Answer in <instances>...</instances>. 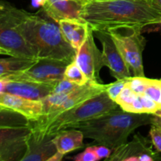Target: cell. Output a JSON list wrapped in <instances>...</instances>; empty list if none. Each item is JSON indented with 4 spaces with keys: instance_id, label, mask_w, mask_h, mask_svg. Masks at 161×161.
<instances>
[{
    "instance_id": "cell-1",
    "label": "cell",
    "mask_w": 161,
    "mask_h": 161,
    "mask_svg": "<svg viewBox=\"0 0 161 161\" xmlns=\"http://www.w3.org/2000/svg\"><path fill=\"white\" fill-rule=\"evenodd\" d=\"M80 17L93 30L119 25H161V8L153 0H95L82 5Z\"/></svg>"
},
{
    "instance_id": "cell-2",
    "label": "cell",
    "mask_w": 161,
    "mask_h": 161,
    "mask_svg": "<svg viewBox=\"0 0 161 161\" xmlns=\"http://www.w3.org/2000/svg\"><path fill=\"white\" fill-rule=\"evenodd\" d=\"M48 18L25 11L20 23L22 33L36 57L75 61L77 51L64 39L58 23Z\"/></svg>"
},
{
    "instance_id": "cell-3",
    "label": "cell",
    "mask_w": 161,
    "mask_h": 161,
    "mask_svg": "<svg viewBox=\"0 0 161 161\" xmlns=\"http://www.w3.org/2000/svg\"><path fill=\"white\" fill-rule=\"evenodd\" d=\"M152 114L134 113L118 107L79 126L84 138L114 149L127 142L129 135L142 126L151 124Z\"/></svg>"
},
{
    "instance_id": "cell-4",
    "label": "cell",
    "mask_w": 161,
    "mask_h": 161,
    "mask_svg": "<svg viewBox=\"0 0 161 161\" xmlns=\"http://www.w3.org/2000/svg\"><path fill=\"white\" fill-rule=\"evenodd\" d=\"M118 107L119 105L110 98L106 91H103L83 103L58 115L50 122L40 127L31 128L53 137L61 130L77 128L84 123L109 113Z\"/></svg>"
},
{
    "instance_id": "cell-5",
    "label": "cell",
    "mask_w": 161,
    "mask_h": 161,
    "mask_svg": "<svg viewBox=\"0 0 161 161\" xmlns=\"http://www.w3.org/2000/svg\"><path fill=\"white\" fill-rule=\"evenodd\" d=\"M24 9L8 2L0 3V53L11 57L37 58L24 36L20 23ZM39 59V58H38Z\"/></svg>"
},
{
    "instance_id": "cell-6",
    "label": "cell",
    "mask_w": 161,
    "mask_h": 161,
    "mask_svg": "<svg viewBox=\"0 0 161 161\" xmlns=\"http://www.w3.org/2000/svg\"><path fill=\"white\" fill-rule=\"evenodd\" d=\"M133 76H145L142 53L146 39L143 28L132 25H119L107 28Z\"/></svg>"
},
{
    "instance_id": "cell-7",
    "label": "cell",
    "mask_w": 161,
    "mask_h": 161,
    "mask_svg": "<svg viewBox=\"0 0 161 161\" xmlns=\"http://www.w3.org/2000/svg\"><path fill=\"white\" fill-rule=\"evenodd\" d=\"M71 62L61 60L39 58L28 69L0 78L6 81H30L36 83H56L64 78V71Z\"/></svg>"
},
{
    "instance_id": "cell-8",
    "label": "cell",
    "mask_w": 161,
    "mask_h": 161,
    "mask_svg": "<svg viewBox=\"0 0 161 161\" xmlns=\"http://www.w3.org/2000/svg\"><path fill=\"white\" fill-rule=\"evenodd\" d=\"M0 160H20L27 150L30 125L1 127Z\"/></svg>"
},
{
    "instance_id": "cell-9",
    "label": "cell",
    "mask_w": 161,
    "mask_h": 161,
    "mask_svg": "<svg viewBox=\"0 0 161 161\" xmlns=\"http://www.w3.org/2000/svg\"><path fill=\"white\" fill-rule=\"evenodd\" d=\"M108 86V84H102V83H97V82L89 81L85 85L80 86L75 91L69 93L67 95V99L63 102L59 106L53 108L47 114L41 116L38 120L31 121L29 124L30 127H38L50 122L53 118L61 114L64 112L71 109V108L83 103L86 101L89 100L94 96L97 95L103 91H105Z\"/></svg>"
},
{
    "instance_id": "cell-10",
    "label": "cell",
    "mask_w": 161,
    "mask_h": 161,
    "mask_svg": "<svg viewBox=\"0 0 161 161\" xmlns=\"http://www.w3.org/2000/svg\"><path fill=\"white\" fill-rule=\"evenodd\" d=\"M93 31L94 37L102 42V64L108 68L111 75L116 80L133 76L108 31L105 29H95Z\"/></svg>"
},
{
    "instance_id": "cell-11",
    "label": "cell",
    "mask_w": 161,
    "mask_h": 161,
    "mask_svg": "<svg viewBox=\"0 0 161 161\" xmlns=\"http://www.w3.org/2000/svg\"><path fill=\"white\" fill-rule=\"evenodd\" d=\"M94 31L90 27L86 40L77 52L75 61L89 81L101 83L99 73L103 67L102 53L94 42Z\"/></svg>"
},
{
    "instance_id": "cell-12",
    "label": "cell",
    "mask_w": 161,
    "mask_h": 161,
    "mask_svg": "<svg viewBox=\"0 0 161 161\" xmlns=\"http://www.w3.org/2000/svg\"><path fill=\"white\" fill-rule=\"evenodd\" d=\"M158 155L152 149L150 142L139 133L134 136L130 142H125L113 149L105 160L109 161H153Z\"/></svg>"
},
{
    "instance_id": "cell-13",
    "label": "cell",
    "mask_w": 161,
    "mask_h": 161,
    "mask_svg": "<svg viewBox=\"0 0 161 161\" xmlns=\"http://www.w3.org/2000/svg\"><path fill=\"white\" fill-rule=\"evenodd\" d=\"M56 83H36L30 81H6L0 80V93H9L31 100L42 101L52 94Z\"/></svg>"
},
{
    "instance_id": "cell-14",
    "label": "cell",
    "mask_w": 161,
    "mask_h": 161,
    "mask_svg": "<svg viewBox=\"0 0 161 161\" xmlns=\"http://www.w3.org/2000/svg\"><path fill=\"white\" fill-rule=\"evenodd\" d=\"M31 129L27 142V150L21 161H49L57 152L53 137L36 129Z\"/></svg>"
},
{
    "instance_id": "cell-15",
    "label": "cell",
    "mask_w": 161,
    "mask_h": 161,
    "mask_svg": "<svg viewBox=\"0 0 161 161\" xmlns=\"http://www.w3.org/2000/svg\"><path fill=\"white\" fill-rule=\"evenodd\" d=\"M0 107L20 113L30 122L38 120L43 114L42 101L31 100L9 93H0Z\"/></svg>"
},
{
    "instance_id": "cell-16",
    "label": "cell",
    "mask_w": 161,
    "mask_h": 161,
    "mask_svg": "<svg viewBox=\"0 0 161 161\" xmlns=\"http://www.w3.org/2000/svg\"><path fill=\"white\" fill-rule=\"evenodd\" d=\"M42 12L57 23L64 19H80L82 4L72 0H42Z\"/></svg>"
},
{
    "instance_id": "cell-17",
    "label": "cell",
    "mask_w": 161,
    "mask_h": 161,
    "mask_svg": "<svg viewBox=\"0 0 161 161\" xmlns=\"http://www.w3.org/2000/svg\"><path fill=\"white\" fill-rule=\"evenodd\" d=\"M64 39L77 52L85 42L89 31L87 22L80 19H64L58 22Z\"/></svg>"
},
{
    "instance_id": "cell-18",
    "label": "cell",
    "mask_w": 161,
    "mask_h": 161,
    "mask_svg": "<svg viewBox=\"0 0 161 161\" xmlns=\"http://www.w3.org/2000/svg\"><path fill=\"white\" fill-rule=\"evenodd\" d=\"M83 138L84 135L80 129L70 128L57 133L53 142L58 152L66 154L83 147Z\"/></svg>"
},
{
    "instance_id": "cell-19",
    "label": "cell",
    "mask_w": 161,
    "mask_h": 161,
    "mask_svg": "<svg viewBox=\"0 0 161 161\" xmlns=\"http://www.w3.org/2000/svg\"><path fill=\"white\" fill-rule=\"evenodd\" d=\"M38 58L11 57L0 60V78L28 69L38 61Z\"/></svg>"
},
{
    "instance_id": "cell-20",
    "label": "cell",
    "mask_w": 161,
    "mask_h": 161,
    "mask_svg": "<svg viewBox=\"0 0 161 161\" xmlns=\"http://www.w3.org/2000/svg\"><path fill=\"white\" fill-rule=\"evenodd\" d=\"M64 79L69 81L75 83L80 86H83L87 83L89 80H87L85 74L78 65L76 61H73L67 66L64 74Z\"/></svg>"
},
{
    "instance_id": "cell-21",
    "label": "cell",
    "mask_w": 161,
    "mask_h": 161,
    "mask_svg": "<svg viewBox=\"0 0 161 161\" xmlns=\"http://www.w3.org/2000/svg\"><path fill=\"white\" fill-rule=\"evenodd\" d=\"M137 95H138V94L131 89V87L129 86L128 81H127L123 91H121L119 95L116 98V102L122 109L128 112L130 105H132L135 99L136 98Z\"/></svg>"
},
{
    "instance_id": "cell-22",
    "label": "cell",
    "mask_w": 161,
    "mask_h": 161,
    "mask_svg": "<svg viewBox=\"0 0 161 161\" xmlns=\"http://www.w3.org/2000/svg\"><path fill=\"white\" fill-rule=\"evenodd\" d=\"M152 82V79L146 76H131L128 79V84L138 94H143Z\"/></svg>"
},
{
    "instance_id": "cell-23",
    "label": "cell",
    "mask_w": 161,
    "mask_h": 161,
    "mask_svg": "<svg viewBox=\"0 0 161 161\" xmlns=\"http://www.w3.org/2000/svg\"><path fill=\"white\" fill-rule=\"evenodd\" d=\"M145 94L161 105V80L152 79Z\"/></svg>"
},
{
    "instance_id": "cell-24",
    "label": "cell",
    "mask_w": 161,
    "mask_h": 161,
    "mask_svg": "<svg viewBox=\"0 0 161 161\" xmlns=\"http://www.w3.org/2000/svg\"><path fill=\"white\" fill-rule=\"evenodd\" d=\"M128 79L118 80H116V82H114V83H109V84H108V86L107 87L106 91H106L108 95L109 96V97L112 100L116 102V98H117L118 96L119 95L121 91H123V89H124V87L125 86L127 82L128 81Z\"/></svg>"
},
{
    "instance_id": "cell-25",
    "label": "cell",
    "mask_w": 161,
    "mask_h": 161,
    "mask_svg": "<svg viewBox=\"0 0 161 161\" xmlns=\"http://www.w3.org/2000/svg\"><path fill=\"white\" fill-rule=\"evenodd\" d=\"M80 86V85L63 78L62 80H60L57 83L52 94H67V93H70L72 91H75V89H77Z\"/></svg>"
},
{
    "instance_id": "cell-26",
    "label": "cell",
    "mask_w": 161,
    "mask_h": 161,
    "mask_svg": "<svg viewBox=\"0 0 161 161\" xmlns=\"http://www.w3.org/2000/svg\"><path fill=\"white\" fill-rule=\"evenodd\" d=\"M75 161H97L100 160L96 154L93 146H89L86 148L84 151L81 153L78 154L77 156L72 158Z\"/></svg>"
},
{
    "instance_id": "cell-27",
    "label": "cell",
    "mask_w": 161,
    "mask_h": 161,
    "mask_svg": "<svg viewBox=\"0 0 161 161\" xmlns=\"http://www.w3.org/2000/svg\"><path fill=\"white\" fill-rule=\"evenodd\" d=\"M149 136L155 149L158 152H161V127L152 124L149 130Z\"/></svg>"
},
{
    "instance_id": "cell-28",
    "label": "cell",
    "mask_w": 161,
    "mask_h": 161,
    "mask_svg": "<svg viewBox=\"0 0 161 161\" xmlns=\"http://www.w3.org/2000/svg\"><path fill=\"white\" fill-rule=\"evenodd\" d=\"M94 151H95L96 154L100 159H105L110 157L111 155V149H109L107 146H103V145H98V146H93Z\"/></svg>"
},
{
    "instance_id": "cell-29",
    "label": "cell",
    "mask_w": 161,
    "mask_h": 161,
    "mask_svg": "<svg viewBox=\"0 0 161 161\" xmlns=\"http://www.w3.org/2000/svg\"><path fill=\"white\" fill-rule=\"evenodd\" d=\"M151 124H154V125H157V126H158V127H161V116L152 114V118H151Z\"/></svg>"
},
{
    "instance_id": "cell-30",
    "label": "cell",
    "mask_w": 161,
    "mask_h": 161,
    "mask_svg": "<svg viewBox=\"0 0 161 161\" xmlns=\"http://www.w3.org/2000/svg\"><path fill=\"white\" fill-rule=\"evenodd\" d=\"M64 154L61 153L58 151L53 157H50L49 161H61L63 159V157H64Z\"/></svg>"
},
{
    "instance_id": "cell-31",
    "label": "cell",
    "mask_w": 161,
    "mask_h": 161,
    "mask_svg": "<svg viewBox=\"0 0 161 161\" xmlns=\"http://www.w3.org/2000/svg\"><path fill=\"white\" fill-rule=\"evenodd\" d=\"M72 1H75L76 3H80V4H84V3H87V2H91V1H95V0H72Z\"/></svg>"
},
{
    "instance_id": "cell-32",
    "label": "cell",
    "mask_w": 161,
    "mask_h": 161,
    "mask_svg": "<svg viewBox=\"0 0 161 161\" xmlns=\"http://www.w3.org/2000/svg\"><path fill=\"white\" fill-rule=\"evenodd\" d=\"M153 1L154 3L157 5V6H160V7L161 8V0H153Z\"/></svg>"
},
{
    "instance_id": "cell-33",
    "label": "cell",
    "mask_w": 161,
    "mask_h": 161,
    "mask_svg": "<svg viewBox=\"0 0 161 161\" xmlns=\"http://www.w3.org/2000/svg\"><path fill=\"white\" fill-rule=\"evenodd\" d=\"M153 115H157V116H161V108H160V109L158 110V111L156 112L155 113H154Z\"/></svg>"
}]
</instances>
